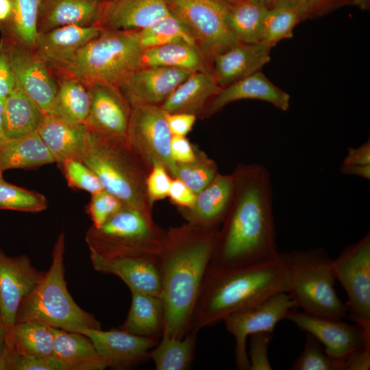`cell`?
I'll return each mask as SVG.
<instances>
[{
	"instance_id": "obj_59",
	"label": "cell",
	"mask_w": 370,
	"mask_h": 370,
	"mask_svg": "<svg viewBox=\"0 0 370 370\" xmlns=\"http://www.w3.org/2000/svg\"><path fill=\"white\" fill-rule=\"evenodd\" d=\"M252 1L261 3L267 6V8L271 7L272 3H273V0H252Z\"/></svg>"
},
{
	"instance_id": "obj_1",
	"label": "cell",
	"mask_w": 370,
	"mask_h": 370,
	"mask_svg": "<svg viewBox=\"0 0 370 370\" xmlns=\"http://www.w3.org/2000/svg\"><path fill=\"white\" fill-rule=\"evenodd\" d=\"M235 192L218 230L210 266L228 268L271 260L280 252L273 211V188L268 169L254 164L234 174Z\"/></svg>"
},
{
	"instance_id": "obj_37",
	"label": "cell",
	"mask_w": 370,
	"mask_h": 370,
	"mask_svg": "<svg viewBox=\"0 0 370 370\" xmlns=\"http://www.w3.org/2000/svg\"><path fill=\"white\" fill-rule=\"evenodd\" d=\"M136 33L143 49L179 41L197 45L188 27L172 12Z\"/></svg>"
},
{
	"instance_id": "obj_27",
	"label": "cell",
	"mask_w": 370,
	"mask_h": 370,
	"mask_svg": "<svg viewBox=\"0 0 370 370\" xmlns=\"http://www.w3.org/2000/svg\"><path fill=\"white\" fill-rule=\"evenodd\" d=\"M221 88L212 73H192L160 106L166 113H188L196 115Z\"/></svg>"
},
{
	"instance_id": "obj_20",
	"label": "cell",
	"mask_w": 370,
	"mask_h": 370,
	"mask_svg": "<svg viewBox=\"0 0 370 370\" xmlns=\"http://www.w3.org/2000/svg\"><path fill=\"white\" fill-rule=\"evenodd\" d=\"M103 29L99 25H69L40 32L32 49L48 67L60 71Z\"/></svg>"
},
{
	"instance_id": "obj_24",
	"label": "cell",
	"mask_w": 370,
	"mask_h": 370,
	"mask_svg": "<svg viewBox=\"0 0 370 370\" xmlns=\"http://www.w3.org/2000/svg\"><path fill=\"white\" fill-rule=\"evenodd\" d=\"M170 13L166 0H113L105 2L99 25L103 29L138 31Z\"/></svg>"
},
{
	"instance_id": "obj_46",
	"label": "cell",
	"mask_w": 370,
	"mask_h": 370,
	"mask_svg": "<svg viewBox=\"0 0 370 370\" xmlns=\"http://www.w3.org/2000/svg\"><path fill=\"white\" fill-rule=\"evenodd\" d=\"M171 183L166 169L161 164H153L145 180L146 190L151 205L152 202L168 196Z\"/></svg>"
},
{
	"instance_id": "obj_25",
	"label": "cell",
	"mask_w": 370,
	"mask_h": 370,
	"mask_svg": "<svg viewBox=\"0 0 370 370\" xmlns=\"http://www.w3.org/2000/svg\"><path fill=\"white\" fill-rule=\"evenodd\" d=\"M104 3L101 0H43L38 32L69 25H99Z\"/></svg>"
},
{
	"instance_id": "obj_26",
	"label": "cell",
	"mask_w": 370,
	"mask_h": 370,
	"mask_svg": "<svg viewBox=\"0 0 370 370\" xmlns=\"http://www.w3.org/2000/svg\"><path fill=\"white\" fill-rule=\"evenodd\" d=\"M38 134L58 165L67 159H79L91 131L85 123L66 122L45 115Z\"/></svg>"
},
{
	"instance_id": "obj_18",
	"label": "cell",
	"mask_w": 370,
	"mask_h": 370,
	"mask_svg": "<svg viewBox=\"0 0 370 370\" xmlns=\"http://www.w3.org/2000/svg\"><path fill=\"white\" fill-rule=\"evenodd\" d=\"M95 271L119 277L130 291L161 297L162 280L160 257L133 256L103 258L90 253Z\"/></svg>"
},
{
	"instance_id": "obj_52",
	"label": "cell",
	"mask_w": 370,
	"mask_h": 370,
	"mask_svg": "<svg viewBox=\"0 0 370 370\" xmlns=\"http://www.w3.org/2000/svg\"><path fill=\"white\" fill-rule=\"evenodd\" d=\"M370 367V345L349 356L344 362V370H368Z\"/></svg>"
},
{
	"instance_id": "obj_23",
	"label": "cell",
	"mask_w": 370,
	"mask_h": 370,
	"mask_svg": "<svg viewBox=\"0 0 370 370\" xmlns=\"http://www.w3.org/2000/svg\"><path fill=\"white\" fill-rule=\"evenodd\" d=\"M271 48L264 43L238 42L217 55L212 62V73L221 88L246 77L267 64Z\"/></svg>"
},
{
	"instance_id": "obj_31",
	"label": "cell",
	"mask_w": 370,
	"mask_h": 370,
	"mask_svg": "<svg viewBox=\"0 0 370 370\" xmlns=\"http://www.w3.org/2000/svg\"><path fill=\"white\" fill-rule=\"evenodd\" d=\"M55 160L37 132L0 140V171L12 169H30Z\"/></svg>"
},
{
	"instance_id": "obj_3",
	"label": "cell",
	"mask_w": 370,
	"mask_h": 370,
	"mask_svg": "<svg viewBox=\"0 0 370 370\" xmlns=\"http://www.w3.org/2000/svg\"><path fill=\"white\" fill-rule=\"evenodd\" d=\"M287 253L260 263L236 267L208 266L195 306L190 331L198 333L228 314L271 295L288 292ZM189 331V332H190Z\"/></svg>"
},
{
	"instance_id": "obj_17",
	"label": "cell",
	"mask_w": 370,
	"mask_h": 370,
	"mask_svg": "<svg viewBox=\"0 0 370 370\" xmlns=\"http://www.w3.org/2000/svg\"><path fill=\"white\" fill-rule=\"evenodd\" d=\"M87 87L90 106L84 123L99 136L125 138L132 108L119 88L103 84Z\"/></svg>"
},
{
	"instance_id": "obj_19",
	"label": "cell",
	"mask_w": 370,
	"mask_h": 370,
	"mask_svg": "<svg viewBox=\"0 0 370 370\" xmlns=\"http://www.w3.org/2000/svg\"><path fill=\"white\" fill-rule=\"evenodd\" d=\"M192 72L168 66H143L119 90L130 106H160Z\"/></svg>"
},
{
	"instance_id": "obj_11",
	"label": "cell",
	"mask_w": 370,
	"mask_h": 370,
	"mask_svg": "<svg viewBox=\"0 0 370 370\" xmlns=\"http://www.w3.org/2000/svg\"><path fill=\"white\" fill-rule=\"evenodd\" d=\"M126 140L143 162L161 164L174 177L176 162L171 153V133L160 106H131Z\"/></svg>"
},
{
	"instance_id": "obj_32",
	"label": "cell",
	"mask_w": 370,
	"mask_h": 370,
	"mask_svg": "<svg viewBox=\"0 0 370 370\" xmlns=\"http://www.w3.org/2000/svg\"><path fill=\"white\" fill-rule=\"evenodd\" d=\"M45 114L15 86L3 101V138L22 137L37 132Z\"/></svg>"
},
{
	"instance_id": "obj_42",
	"label": "cell",
	"mask_w": 370,
	"mask_h": 370,
	"mask_svg": "<svg viewBox=\"0 0 370 370\" xmlns=\"http://www.w3.org/2000/svg\"><path fill=\"white\" fill-rule=\"evenodd\" d=\"M291 370H343V364L325 352L321 343L306 333V341L301 355L293 363Z\"/></svg>"
},
{
	"instance_id": "obj_49",
	"label": "cell",
	"mask_w": 370,
	"mask_h": 370,
	"mask_svg": "<svg viewBox=\"0 0 370 370\" xmlns=\"http://www.w3.org/2000/svg\"><path fill=\"white\" fill-rule=\"evenodd\" d=\"M171 153L177 163L193 161L196 156V151L186 136H173L171 141Z\"/></svg>"
},
{
	"instance_id": "obj_47",
	"label": "cell",
	"mask_w": 370,
	"mask_h": 370,
	"mask_svg": "<svg viewBox=\"0 0 370 370\" xmlns=\"http://www.w3.org/2000/svg\"><path fill=\"white\" fill-rule=\"evenodd\" d=\"M168 196L177 206L190 209L193 207L196 195L180 180H171Z\"/></svg>"
},
{
	"instance_id": "obj_39",
	"label": "cell",
	"mask_w": 370,
	"mask_h": 370,
	"mask_svg": "<svg viewBox=\"0 0 370 370\" xmlns=\"http://www.w3.org/2000/svg\"><path fill=\"white\" fill-rule=\"evenodd\" d=\"M43 0H11L12 31L16 42L32 49L38 36V20Z\"/></svg>"
},
{
	"instance_id": "obj_41",
	"label": "cell",
	"mask_w": 370,
	"mask_h": 370,
	"mask_svg": "<svg viewBox=\"0 0 370 370\" xmlns=\"http://www.w3.org/2000/svg\"><path fill=\"white\" fill-rule=\"evenodd\" d=\"M47 206V200L43 195L5 180L0 182V209L35 213L46 210Z\"/></svg>"
},
{
	"instance_id": "obj_33",
	"label": "cell",
	"mask_w": 370,
	"mask_h": 370,
	"mask_svg": "<svg viewBox=\"0 0 370 370\" xmlns=\"http://www.w3.org/2000/svg\"><path fill=\"white\" fill-rule=\"evenodd\" d=\"M63 75L46 114L66 122L84 123L90 106L88 88L79 80Z\"/></svg>"
},
{
	"instance_id": "obj_7",
	"label": "cell",
	"mask_w": 370,
	"mask_h": 370,
	"mask_svg": "<svg viewBox=\"0 0 370 370\" xmlns=\"http://www.w3.org/2000/svg\"><path fill=\"white\" fill-rule=\"evenodd\" d=\"M288 293L297 308L308 314L343 319L347 307L338 297L330 259L323 247L287 253Z\"/></svg>"
},
{
	"instance_id": "obj_4",
	"label": "cell",
	"mask_w": 370,
	"mask_h": 370,
	"mask_svg": "<svg viewBox=\"0 0 370 370\" xmlns=\"http://www.w3.org/2000/svg\"><path fill=\"white\" fill-rule=\"evenodd\" d=\"M143 52L136 31L103 29L58 71L86 86L119 88L143 66Z\"/></svg>"
},
{
	"instance_id": "obj_9",
	"label": "cell",
	"mask_w": 370,
	"mask_h": 370,
	"mask_svg": "<svg viewBox=\"0 0 370 370\" xmlns=\"http://www.w3.org/2000/svg\"><path fill=\"white\" fill-rule=\"evenodd\" d=\"M171 12L192 34L211 62L238 42L227 21L230 3L224 0H166Z\"/></svg>"
},
{
	"instance_id": "obj_5",
	"label": "cell",
	"mask_w": 370,
	"mask_h": 370,
	"mask_svg": "<svg viewBox=\"0 0 370 370\" xmlns=\"http://www.w3.org/2000/svg\"><path fill=\"white\" fill-rule=\"evenodd\" d=\"M65 235H59L52 251L51 263L36 287L21 302L16 323L38 321L54 328L82 332L101 329L91 313L79 307L67 289L64 269Z\"/></svg>"
},
{
	"instance_id": "obj_6",
	"label": "cell",
	"mask_w": 370,
	"mask_h": 370,
	"mask_svg": "<svg viewBox=\"0 0 370 370\" xmlns=\"http://www.w3.org/2000/svg\"><path fill=\"white\" fill-rule=\"evenodd\" d=\"M80 160L98 177L103 189L125 206L151 214L146 190L147 175L140 158L125 138L99 136L91 132Z\"/></svg>"
},
{
	"instance_id": "obj_55",
	"label": "cell",
	"mask_w": 370,
	"mask_h": 370,
	"mask_svg": "<svg viewBox=\"0 0 370 370\" xmlns=\"http://www.w3.org/2000/svg\"><path fill=\"white\" fill-rule=\"evenodd\" d=\"M272 6H288L295 8L302 13L305 19L308 18L307 0H273Z\"/></svg>"
},
{
	"instance_id": "obj_15",
	"label": "cell",
	"mask_w": 370,
	"mask_h": 370,
	"mask_svg": "<svg viewBox=\"0 0 370 370\" xmlns=\"http://www.w3.org/2000/svg\"><path fill=\"white\" fill-rule=\"evenodd\" d=\"M13 72L16 86L46 114L58 90L47 64L34 51L14 41L2 43Z\"/></svg>"
},
{
	"instance_id": "obj_14",
	"label": "cell",
	"mask_w": 370,
	"mask_h": 370,
	"mask_svg": "<svg viewBox=\"0 0 370 370\" xmlns=\"http://www.w3.org/2000/svg\"><path fill=\"white\" fill-rule=\"evenodd\" d=\"M44 274L32 265L27 255L9 256L0 248V308L8 330L6 344L13 345L12 332L21 302Z\"/></svg>"
},
{
	"instance_id": "obj_10",
	"label": "cell",
	"mask_w": 370,
	"mask_h": 370,
	"mask_svg": "<svg viewBox=\"0 0 370 370\" xmlns=\"http://www.w3.org/2000/svg\"><path fill=\"white\" fill-rule=\"evenodd\" d=\"M336 280L345 289L350 319L370 332V234L347 245L332 260Z\"/></svg>"
},
{
	"instance_id": "obj_50",
	"label": "cell",
	"mask_w": 370,
	"mask_h": 370,
	"mask_svg": "<svg viewBox=\"0 0 370 370\" xmlns=\"http://www.w3.org/2000/svg\"><path fill=\"white\" fill-rule=\"evenodd\" d=\"M15 86V78L8 56L2 46H0V99L4 100Z\"/></svg>"
},
{
	"instance_id": "obj_60",
	"label": "cell",
	"mask_w": 370,
	"mask_h": 370,
	"mask_svg": "<svg viewBox=\"0 0 370 370\" xmlns=\"http://www.w3.org/2000/svg\"><path fill=\"white\" fill-rule=\"evenodd\" d=\"M228 3H236L238 1H240L241 0H224Z\"/></svg>"
},
{
	"instance_id": "obj_22",
	"label": "cell",
	"mask_w": 370,
	"mask_h": 370,
	"mask_svg": "<svg viewBox=\"0 0 370 370\" xmlns=\"http://www.w3.org/2000/svg\"><path fill=\"white\" fill-rule=\"evenodd\" d=\"M290 95L274 85L260 71L236 81L223 88L208 102L206 115H211L233 101L258 99L271 103L286 111L290 106Z\"/></svg>"
},
{
	"instance_id": "obj_53",
	"label": "cell",
	"mask_w": 370,
	"mask_h": 370,
	"mask_svg": "<svg viewBox=\"0 0 370 370\" xmlns=\"http://www.w3.org/2000/svg\"><path fill=\"white\" fill-rule=\"evenodd\" d=\"M352 0H307L308 16H317Z\"/></svg>"
},
{
	"instance_id": "obj_45",
	"label": "cell",
	"mask_w": 370,
	"mask_h": 370,
	"mask_svg": "<svg viewBox=\"0 0 370 370\" xmlns=\"http://www.w3.org/2000/svg\"><path fill=\"white\" fill-rule=\"evenodd\" d=\"M273 332H259L250 334L249 363V370H271L268 356L269 346Z\"/></svg>"
},
{
	"instance_id": "obj_30",
	"label": "cell",
	"mask_w": 370,
	"mask_h": 370,
	"mask_svg": "<svg viewBox=\"0 0 370 370\" xmlns=\"http://www.w3.org/2000/svg\"><path fill=\"white\" fill-rule=\"evenodd\" d=\"M142 63L143 66H168L212 73V63L198 46L184 41L143 49Z\"/></svg>"
},
{
	"instance_id": "obj_63",
	"label": "cell",
	"mask_w": 370,
	"mask_h": 370,
	"mask_svg": "<svg viewBox=\"0 0 370 370\" xmlns=\"http://www.w3.org/2000/svg\"><path fill=\"white\" fill-rule=\"evenodd\" d=\"M1 1V0H0V1Z\"/></svg>"
},
{
	"instance_id": "obj_8",
	"label": "cell",
	"mask_w": 370,
	"mask_h": 370,
	"mask_svg": "<svg viewBox=\"0 0 370 370\" xmlns=\"http://www.w3.org/2000/svg\"><path fill=\"white\" fill-rule=\"evenodd\" d=\"M166 236L153 223L150 214L124 206L100 227L92 225L85 241L90 253L103 258L160 257Z\"/></svg>"
},
{
	"instance_id": "obj_28",
	"label": "cell",
	"mask_w": 370,
	"mask_h": 370,
	"mask_svg": "<svg viewBox=\"0 0 370 370\" xmlns=\"http://www.w3.org/2000/svg\"><path fill=\"white\" fill-rule=\"evenodd\" d=\"M53 356L66 370H103L108 368L90 339L80 332L54 328Z\"/></svg>"
},
{
	"instance_id": "obj_58",
	"label": "cell",
	"mask_w": 370,
	"mask_h": 370,
	"mask_svg": "<svg viewBox=\"0 0 370 370\" xmlns=\"http://www.w3.org/2000/svg\"><path fill=\"white\" fill-rule=\"evenodd\" d=\"M352 2L362 10L369 8V0H352Z\"/></svg>"
},
{
	"instance_id": "obj_51",
	"label": "cell",
	"mask_w": 370,
	"mask_h": 370,
	"mask_svg": "<svg viewBox=\"0 0 370 370\" xmlns=\"http://www.w3.org/2000/svg\"><path fill=\"white\" fill-rule=\"evenodd\" d=\"M345 164L370 165V140L368 139L358 147H349L343 163Z\"/></svg>"
},
{
	"instance_id": "obj_62",
	"label": "cell",
	"mask_w": 370,
	"mask_h": 370,
	"mask_svg": "<svg viewBox=\"0 0 370 370\" xmlns=\"http://www.w3.org/2000/svg\"><path fill=\"white\" fill-rule=\"evenodd\" d=\"M113 1V0H103V2H109V1Z\"/></svg>"
},
{
	"instance_id": "obj_29",
	"label": "cell",
	"mask_w": 370,
	"mask_h": 370,
	"mask_svg": "<svg viewBox=\"0 0 370 370\" xmlns=\"http://www.w3.org/2000/svg\"><path fill=\"white\" fill-rule=\"evenodd\" d=\"M132 301L127 317L119 329L139 336L159 341L164 324L161 297L130 291Z\"/></svg>"
},
{
	"instance_id": "obj_12",
	"label": "cell",
	"mask_w": 370,
	"mask_h": 370,
	"mask_svg": "<svg viewBox=\"0 0 370 370\" xmlns=\"http://www.w3.org/2000/svg\"><path fill=\"white\" fill-rule=\"evenodd\" d=\"M297 307L287 292L271 295L255 304L227 315L222 321L235 339V363L238 369L249 370L247 339L259 332H273L275 325L286 319Z\"/></svg>"
},
{
	"instance_id": "obj_13",
	"label": "cell",
	"mask_w": 370,
	"mask_h": 370,
	"mask_svg": "<svg viewBox=\"0 0 370 370\" xmlns=\"http://www.w3.org/2000/svg\"><path fill=\"white\" fill-rule=\"evenodd\" d=\"M286 319L306 333L315 337L327 354L341 362L361 348L370 345V332L356 323L348 324L339 319L325 318L308 314L293 309Z\"/></svg>"
},
{
	"instance_id": "obj_48",
	"label": "cell",
	"mask_w": 370,
	"mask_h": 370,
	"mask_svg": "<svg viewBox=\"0 0 370 370\" xmlns=\"http://www.w3.org/2000/svg\"><path fill=\"white\" fill-rule=\"evenodd\" d=\"M165 119L173 136H185L193 128L196 115L188 113H166Z\"/></svg>"
},
{
	"instance_id": "obj_21",
	"label": "cell",
	"mask_w": 370,
	"mask_h": 370,
	"mask_svg": "<svg viewBox=\"0 0 370 370\" xmlns=\"http://www.w3.org/2000/svg\"><path fill=\"white\" fill-rule=\"evenodd\" d=\"M234 192V175L218 173L205 188L196 195L193 207L186 210L184 216L191 224L217 231L231 206Z\"/></svg>"
},
{
	"instance_id": "obj_36",
	"label": "cell",
	"mask_w": 370,
	"mask_h": 370,
	"mask_svg": "<svg viewBox=\"0 0 370 370\" xmlns=\"http://www.w3.org/2000/svg\"><path fill=\"white\" fill-rule=\"evenodd\" d=\"M16 351L29 356H53L54 328L38 321L16 323L12 332Z\"/></svg>"
},
{
	"instance_id": "obj_35",
	"label": "cell",
	"mask_w": 370,
	"mask_h": 370,
	"mask_svg": "<svg viewBox=\"0 0 370 370\" xmlns=\"http://www.w3.org/2000/svg\"><path fill=\"white\" fill-rule=\"evenodd\" d=\"M197 333L190 331L182 338L162 336L149 358L156 370H186L193 362Z\"/></svg>"
},
{
	"instance_id": "obj_57",
	"label": "cell",
	"mask_w": 370,
	"mask_h": 370,
	"mask_svg": "<svg viewBox=\"0 0 370 370\" xmlns=\"http://www.w3.org/2000/svg\"><path fill=\"white\" fill-rule=\"evenodd\" d=\"M3 101L0 99V140L3 138Z\"/></svg>"
},
{
	"instance_id": "obj_16",
	"label": "cell",
	"mask_w": 370,
	"mask_h": 370,
	"mask_svg": "<svg viewBox=\"0 0 370 370\" xmlns=\"http://www.w3.org/2000/svg\"><path fill=\"white\" fill-rule=\"evenodd\" d=\"M81 333L90 339L107 367L116 370L130 369L149 360L151 350L160 341L121 329L85 330Z\"/></svg>"
},
{
	"instance_id": "obj_54",
	"label": "cell",
	"mask_w": 370,
	"mask_h": 370,
	"mask_svg": "<svg viewBox=\"0 0 370 370\" xmlns=\"http://www.w3.org/2000/svg\"><path fill=\"white\" fill-rule=\"evenodd\" d=\"M340 171L345 175H356L368 180L370 179V165L342 164Z\"/></svg>"
},
{
	"instance_id": "obj_34",
	"label": "cell",
	"mask_w": 370,
	"mask_h": 370,
	"mask_svg": "<svg viewBox=\"0 0 370 370\" xmlns=\"http://www.w3.org/2000/svg\"><path fill=\"white\" fill-rule=\"evenodd\" d=\"M268 8L252 0L230 3L227 21L239 42L246 44L261 42L263 19Z\"/></svg>"
},
{
	"instance_id": "obj_44",
	"label": "cell",
	"mask_w": 370,
	"mask_h": 370,
	"mask_svg": "<svg viewBox=\"0 0 370 370\" xmlns=\"http://www.w3.org/2000/svg\"><path fill=\"white\" fill-rule=\"evenodd\" d=\"M91 195L87 212L95 227H100L124 206L117 197L104 189Z\"/></svg>"
},
{
	"instance_id": "obj_38",
	"label": "cell",
	"mask_w": 370,
	"mask_h": 370,
	"mask_svg": "<svg viewBox=\"0 0 370 370\" xmlns=\"http://www.w3.org/2000/svg\"><path fill=\"white\" fill-rule=\"evenodd\" d=\"M305 20L302 13L288 6H272L267 9L262 25V43L271 49L282 40L293 37L295 27Z\"/></svg>"
},
{
	"instance_id": "obj_43",
	"label": "cell",
	"mask_w": 370,
	"mask_h": 370,
	"mask_svg": "<svg viewBox=\"0 0 370 370\" xmlns=\"http://www.w3.org/2000/svg\"><path fill=\"white\" fill-rule=\"evenodd\" d=\"M58 166L70 187L85 190L91 195L103 190L98 177L81 160L67 159Z\"/></svg>"
},
{
	"instance_id": "obj_56",
	"label": "cell",
	"mask_w": 370,
	"mask_h": 370,
	"mask_svg": "<svg viewBox=\"0 0 370 370\" xmlns=\"http://www.w3.org/2000/svg\"><path fill=\"white\" fill-rule=\"evenodd\" d=\"M8 339V330L0 308V356L3 353Z\"/></svg>"
},
{
	"instance_id": "obj_2",
	"label": "cell",
	"mask_w": 370,
	"mask_h": 370,
	"mask_svg": "<svg viewBox=\"0 0 370 370\" xmlns=\"http://www.w3.org/2000/svg\"><path fill=\"white\" fill-rule=\"evenodd\" d=\"M217 233L189 223L166 234L160 255L164 309L162 336L180 339L190 331Z\"/></svg>"
},
{
	"instance_id": "obj_40",
	"label": "cell",
	"mask_w": 370,
	"mask_h": 370,
	"mask_svg": "<svg viewBox=\"0 0 370 370\" xmlns=\"http://www.w3.org/2000/svg\"><path fill=\"white\" fill-rule=\"evenodd\" d=\"M218 174L215 162L204 153L196 151L195 159L177 163L174 177L182 181L195 195L205 188Z\"/></svg>"
},
{
	"instance_id": "obj_61",
	"label": "cell",
	"mask_w": 370,
	"mask_h": 370,
	"mask_svg": "<svg viewBox=\"0 0 370 370\" xmlns=\"http://www.w3.org/2000/svg\"><path fill=\"white\" fill-rule=\"evenodd\" d=\"M3 173L0 171V182L3 181Z\"/></svg>"
}]
</instances>
